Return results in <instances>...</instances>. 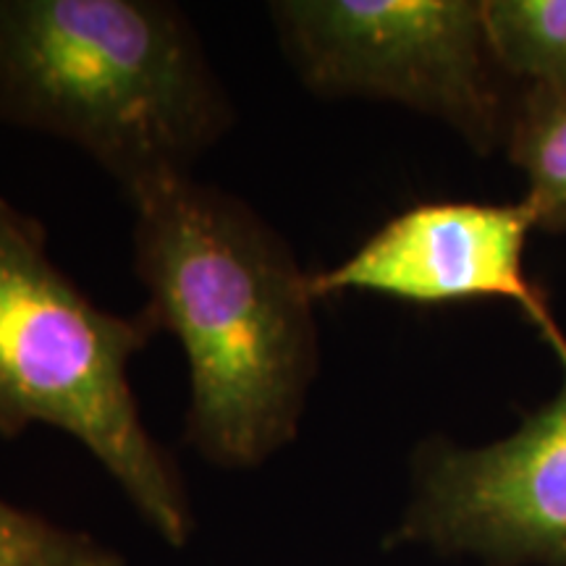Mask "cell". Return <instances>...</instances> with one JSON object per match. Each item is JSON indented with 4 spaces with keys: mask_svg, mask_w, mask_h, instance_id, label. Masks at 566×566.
<instances>
[{
    "mask_svg": "<svg viewBox=\"0 0 566 566\" xmlns=\"http://www.w3.org/2000/svg\"><path fill=\"white\" fill-rule=\"evenodd\" d=\"M132 263L189 367L184 443L254 470L300 436L321 370L313 273L250 202L184 176L132 197Z\"/></svg>",
    "mask_w": 566,
    "mask_h": 566,
    "instance_id": "obj_1",
    "label": "cell"
},
{
    "mask_svg": "<svg viewBox=\"0 0 566 566\" xmlns=\"http://www.w3.org/2000/svg\"><path fill=\"white\" fill-rule=\"evenodd\" d=\"M0 122L71 142L132 200L195 176L237 108L179 6L0 0Z\"/></svg>",
    "mask_w": 566,
    "mask_h": 566,
    "instance_id": "obj_2",
    "label": "cell"
},
{
    "mask_svg": "<svg viewBox=\"0 0 566 566\" xmlns=\"http://www.w3.org/2000/svg\"><path fill=\"white\" fill-rule=\"evenodd\" d=\"M158 336L145 307L92 302L48 252L38 218L0 195V438L32 424L80 441L171 548L195 533L189 493L155 441L129 365Z\"/></svg>",
    "mask_w": 566,
    "mask_h": 566,
    "instance_id": "obj_3",
    "label": "cell"
},
{
    "mask_svg": "<svg viewBox=\"0 0 566 566\" xmlns=\"http://www.w3.org/2000/svg\"><path fill=\"white\" fill-rule=\"evenodd\" d=\"M268 17L283 59L315 97L405 105L480 155L509 137L483 0H275Z\"/></svg>",
    "mask_w": 566,
    "mask_h": 566,
    "instance_id": "obj_4",
    "label": "cell"
},
{
    "mask_svg": "<svg viewBox=\"0 0 566 566\" xmlns=\"http://www.w3.org/2000/svg\"><path fill=\"white\" fill-rule=\"evenodd\" d=\"M554 399L488 446L428 438L394 546L491 566H566V365Z\"/></svg>",
    "mask_w": 566,
    "mask_h": 566,
    "instance_id": "obj_5",
    "label": "cell"
},
{
    "mask_svg": "<svg viewBox=\"0 0 566 566\" xmlns=\"http://www.w3.org/2000/svg\"><path fill=\"white\" fill-rule=\"evenodd\" d=\"M535 229V210L527 200L412 205L388 218L344 263L313 273V294L325 300L367 292L420 307L509 300L533 321L558 363L566 365L562 325L525 273L527 237Z\"/></svg>",
    "mask_w": 566,
    "mask_h": 566,
    "instance_id": "obj_6",
    "label": "cell"
},
{
    "mask_svg": "<svg viewBox=\"0 0 566 566\" xmlns=\"http://www.w3.org/2000/svg\"><path fill=\"white\" fill-rule=\"evenodd\" d=\"M509 158L527 176V197L543 231H566V95L530 87L509 124Z\"/></svg>",
    "mask_w": 566,
    "mask_h": 566,
    "instance_id": "obj_7",
    "label": "cell"
},
{
    "mask_svg": "<svg viewBox=\"0 0 566 566\" xmlns=\"http://www.w3.org/2000/svg\"><path fill=\"white\" fill-rule=\"evenodd\" d=\"M495 66L530 87H558L566 76V0H483Z\"/></svg>",
    "mask_w": 566,
    "mask_h": 566,
    "instance_id": "obj_8",
    "label": "cell"
},
{
    "mask_svg": "<svg viewBox=\"0 0 566 566\" xmlns=\"http://www.w3.org/2000/svg\"><path fill=\"white\" fill-rule=\"evenodd\" d=\"M0 566H126L116 548L0 499Z\"/></svg>",
    "mask_w": 566,
    "mask_h": 566,
    "instance_id": "obj_9",
    "label": "cell"
},
{
    "mask_svg": "<svg viewBox=\"0 0 566 566\" xmlns=\"http://www.w3.org/2000/svg\"><path fill=\"white\" fill-rule=\"evenodd\" d=\"M546 90H554V92H562V95H566V76H564V82L558 84V87H546Z\"/></svg>",
    "mask_w": 566,
    "mask_h": 566,
    "instance_id": "obj_10",
    "label": "cell"
}]
</instances>
